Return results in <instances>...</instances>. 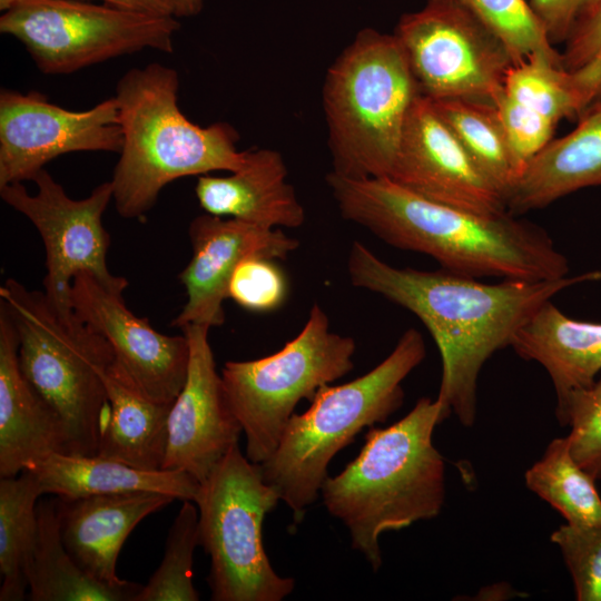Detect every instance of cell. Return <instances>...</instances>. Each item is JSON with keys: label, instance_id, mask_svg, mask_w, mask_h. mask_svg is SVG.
Here are the masks:
<instances>
[{"label": "cell", "instance_id": "obj_7", "mask_svg": "<svg viewBox=\"0 0 601 601\" xmlns=\"http://www.w3.org/2000/svg\"><path fill=\"white\" fill-rule=\"evenodd\" d=\"M420 95L395 35L358 31L327 69L323 86L332 173L388 177Z\"/></svg>", "mask_w": 601, "mask_h": 601}, {"label": "cell", "instance_id": "obj_3", "mask_svg": "<svg viewBox=\"0 0 601 601\" xmlns=\"http://www.w3.org/2000/svg\"><path fill=\"white\" fill-rule=\"evenodd\" d=\"M451 413L436 398H420L396 423L370 427L358 455L321 489L328 513L347 528L352 548L374 571L380 536L436 518L445 501V461L433 444Z\"/></svg>", "mask_w": 601, "mask_h": 601}, {"label": "cell", "instance_id": "obj_24", "mask_svg": "<svg viewBox=\"0 0 601 601\" xmlns=\"http://www.w3.org/2000/svg\"><path fill=\"white\" fill-rule=\"evenodd\" d=\"M43 494L75 500L92 495L157 492L195 501L200 483L180 471H146L100 455L53 453L30 469Z\"/></svg>", "mask_w": 601, "mask_h": 601}, {"label": "cell", "instance_id": "obj_13", "mask_svg": "<svg viewBox=\"0 0 601 601\" xmlns=\"http://www.w3.org/2000/svg\"><path fill=\"white\" fill-rule=\"evenodd\" d=\"M121 146L115 97L75 111L52 104L40 91H0V187L32 180L65 154L119 152Z\"/></svg>", "mask_w": 601, "mask_h": 601}, {"label": "cell", "instance_id": "obj_31", "mask_svg": "<svg viewBox=\"0 0 601 601\" xmlns=\"http://www.w3.org/2000/svg\"><path fill=\"white\" fill-rule=\"evenodd\" d=\"M469 9L506 47L514 65L532 58L562 66L561 53L525 0H452Z\"/></svg>", "mask_w": 601, "mask_h": 601}, {"label": "cell", "instance_id": "obj_14", "mask_svg": "<svg viewBox=\"0 0 601 601\" xmlns=\"http://www.w3.org/2000/svg\"><path fill=\"white\" fill-rule=\"evenodd\" d=\"M127 286H110L89 273L77 275L70 304L75 313L110 344L116 361L149 398L173 403L187 377L189 343L186 335L157 332L125 303Z\"/></svg>", "mask_w": 601, "mask_h": 601}, {"label": "cell", "instance_id": "obj_5", "mask_svg": "<svg viewBox=\"0 0 601 601\" xmlns=\"http://www.w3.org/2000/svg\"><path fill=\"white\" fill-rule=\"evenodd\" d=\"M19 339L20 368L63 422L68 454L96 455L109 414L100 371L115 361L108 341L72 307L13 278L0 287Z\"/></svg>", "mask_w": 601, "mask_h": 601}, {"label": "cell", "instance_id": "obj_16", "mask_svg": "<svg viewBox=\"0 0 601 601\" xmlns=\"http://www.w3.org/2000/svg\"><path fill=\"white\" fill-rule=\"evenodd\" d=\"M180 329L188 338L189 363L186 382L169 412L162 470L185 472L201 483L238 444L243 427L216 372L210 328L187 325Z\"/></svg>", "mask_w": 601, "mask_h": 601}, {"label": "cell", "instance_id": "obj_29", "mask_svg": "<svg viewBox=\"0 0 601 601\" xmlns=\"http://www.w3.org/2000/svg\"><path fill=\"white\" fill-rule=\"evenodd\" d=\"M503 88L510 97L555 124L563 118H579L594 104L572 71L539 58L514 65Z\"/></svg>", "mask_w": 601, "mask_h": 601}, {"label": "cell", "instance_id": "obj_36", "mask_svg": "<svg viewBox=\"0 0 601 601\" xmlns=\"http://www.w3.org/2000/svg\"><path fill=\"white\" fill-rule=\"evenodd\" d=\"M530 7L552 45L564 43L579 21L601 6V0H530Z\"/></svg>", "mask_w": 601, "mask_h": 601}, {"label": "cell", "instance_id": "obj_2", "mask_svg": "<svg viewBox=\"0 0 601 601\" xmlns=\"http://www.w3.org/2000/svg\"><path fill=\"white\" fill-rule=\"evenodd\" d=\"M342 217L384 243L435 259L471 277L546 280L569 275L566 257L540 226L506 211L486 215L420 197L387 177L328 173Z\"/></svg>", "mask_w": 601, "mask_h": 601}, {"label": "cell", "instance_id": "obj_22", "mask_svg": "<svg viewBox=\"0 0 601 601\" xmlns=\"http://www.w3.org/2000/svg\"><path fill=\"white\" fill-rule=\"evenodd\" d=\"M511 347L546 371L556 395L555 412L601 372V323L569 317L551 300L521 327Z\"/></svg>", "mask_w": 601, "mask_h": 601}, {"label": "cell", "instance_id": "obj_38", "mask_svg": "<svg viewBox=\"0 0 601 601\" xmlns=\"http://www.w3.org/2000/svg\"><path fill=\"white\" fill-rule=\"evenodd\" d=\"M171 3L176 18H188L200 13L204 0H171Z\"/></svg>", "mask_w": 601, "mask_h": 601}, {"label": "cell", "instance_id": "obj_8", "mask_svg": "<svg viewBox=\"0 0 601 601\" xmlns=\"http://www.w3.org/2000/svg\"><path fill=\"white\" fill-rule=\"evenodd\" d=\"M279 500L238 444L200 483L194 502L211 600L282 601L293 592L295 580L275 572L263 544V522Z\"/></svg>", "mask_w": 601, "mask_h": 601}, {"label": "cell", "instance_id": "obj_9", "mask_svg": "<svg viewBox=\"0 0 601 601\" xmlns=\"http://www.w3.org/2000/svg\"><path fill=\"white\" fill-rule=\"evenodd\" d=\"M355 351L354 338L332 332L327 314L315 303L302 331L278 352L225 363L220 376L250 462L272 456L296 405L312 402L321 387L348 374Z\"/></svg>", "mask_w": 601, "mask_h": 601}, {"label": "cell", "instance_id": "obj_18", "mask_svg": "<svg viewBox=\"0 0 601 601\" xmlns=\"http://www.w3.org/2000/svg\"><path fill=\"white\" fill-rule=\"evenodd\" d=\"M14 325L0 305V476H17L66 452L62 420L23 375Z\"/></svg>", "mask_w": 601, "mask_h": 601}, {"label": "cell", "instance_id": "obj_35", "mask_svg": "<svg viewBox=\"0 0 601 601\" xmlns=\"http://www.w3.org/2000/svg\"><path fill=\"white\" fill-rule=\"evenodd\" d=\"M288 294V284L275 259L252 256L244 259L234 272L227 297L240 307L267 313L279 308Z\"/></svg>", "mask_w": 601, "mask_h": 601}, {"label": "cell", "instance_id": "obj_4", "mask_svg": "<svg viewBox=\"0 0 601 601\" xmlns=\"http://www.w3.org/2000/svg\"><path fill=\"white\" fill-rule=\"evenodd\" d=\"M178 72L159 62L128 70L116 86L122 146L110 183L124 218L144 217L178 178L230 173L245 162L237 130L225 121L194 124L178 106Z\"/></svg>", "mask_w": 601, "mask_h": 601}, {"label": "cell", "instance_id": "obj_28", "mask_svg": "<svg viewBox=\"0 0 601 601\" xmlns=\"http://www.w3.org/2000/svg\"><path fill=\"white\" fill-rule=\"evenodd\" d=\"M525 485L574 526L601 524V496L595 480L571 454L568 437L553 439L524 474Z\"/></svg>", "mask_w": 601, "mask_h": 601}, {"label": "cell", "instance_id": "obj_17", "mask_svg": "<svg viewBox=\"0 0 601 601\" xmlns=\"http://www.w3.org/2000/svg\"><path fill=\"white\" fill-rule=\"evenodd\" d=\"M191 258L179 274L187 300L171 325H204L209 328L225 322L223 303L229 280L246 258L263 256L286 259L299 242L280 228H266L236 218L210 214L195 217L188 229Z\"/></svg>", "mask_w": 601, "mask_h": 601}, {"label": "cell", "instance_id": "obj_10", "mask_svg": "<svg viewBox=\"0 0 601 601\" xmlns=\"http://www.w3.org/2000/svg\"><path fill=\"white\" fill-rule=\"evenodd\" d=\"M0 32L23 45L45 75H69L144 49L174 51V16L82 0H0Z\"/></svg>", "mask_w": 601, "mask_h": 601}, {"label": "cell", "instance_id": "obj_30", "mask_svg": "<svg viewBox=\"0 0 601 601\" xmlns=\"http://www.w3.org/2000/svg\"><path fill=\"white\" fill-rule=\"evenodd\" d=\"M166 539L160 565L134 601H197L193 583L194 551L199 545L198 509L183 501Z\"/></svg>", "mask_w": 601, "mask_h": 601}, {"label": "cell", "instance_id": "obj_25", "mask_svg": "<svg viewBox=\"0 0 601 601\" xmlns=\"http://www.w3.org/2000/svg\"><path fill=\"white\" fill-rule=\"evenodd\" d=\"M38 530L27 568L32 601H134L140 584L114 585L86 573L66 550L59 529L57 500L37 504Z\"/></svg>", "mask_w": 601, "mask_h": 601}, {"label": "cell", "instance_id": "obj_37", "mask_svg": "<svg viewBox=\"0 0 601 601\" xmlns=\"http://www.w3.org/2000/svg\"><path fill=\"white\" fill-rule=\"evenodd\" d=\"M104 3L154 16H174L171 0H101ZM175 17V16H174Z\"/></svg>", "mask_w": 601, "mask_h": 601}, {"label": "cell", "instance_id": "obj_15", "mask_svg": "<svg viewBox=\"0 0 601 601\" xmlns=\"http://www.w3.org/2000/svg\"><path fill=\"white\" fill-rule=\"evenodd\" d=\"M387 178L442 205L486 215L508 211L503 194L477 168L423 95L411 108Z\"/></svg>", "mask_w": 601, "mask_h": 601}, {"label": "cell", "instance_id": "obj_20", "mask_svg": "<svg viewBox=\"0 0 601 601\" xmlns=\"http://www.w3.org/2000/svg\"><path fill=\"white\" fill-rule=\"evenodd\" d=\"M195 194L205 213L214 216L266 228H297L305 221L285 160L270 148L247 150L244 165L227 176H198Z\"/></svg>", "mask_w": 601, "mask_h": 601}, {"label": "cell", "instance_id": "obj_26", "mask_svg": "<svg viewBox=\"0 0 601 601\" xmlns=\"http://www.w3.org/2000/svg\"><path fill=\"white\" fill-rule=\"evenodd\" d=\"M37 476L26 470L0 481V601H20L28 589L27 568L35 548L38 497Z\"/></svg>", "mask_w": 601, "mask_h": 601}, {"label": "cell", "instance_id": "obj_27", "mask_svg": "<svg viewBox=\"0 0 601 601\" xmlns=\"http://www.w3.org/2000/svg\"><path fill=\"white\" fill-rule=\"evenodd\" d=\"M431 101L440 118L477 168L503 194L506 203L520 173L494 105L471 99Z\"/></svg>", "mask_w": 601, "mask_h": 601}, {"label": "cell", "instance_id": "obj_12", "mask_svg": "<svg viewBox=\"0 0 601 601\" xmlns=\"http://www.w3.org/2000/svg\"><path fill=\"white\" fill-rule=\"evenodd\" d=\"M37 191L30 194L22 183L0 187L2 200L26 216L40 234L46 250L45 294L60 306L71 307L73 278L89 273L110 286H128L125 277L107 267L110 236L102 215L114 199L110 181L98 185L82 199L69 197L46 170L32 179Z\"/></svg>", "mask_w": 601, "mask_h": 601}, {"label": "cell", "instance_id": "obj_6", "mask_svg": "<svg viewBox=\"0 0 601 601\" xmlns=\"http://www.w3.org/2000/svg\"><path fill=\"white\" fill-rule=\"evenodd\" d=\"M425 356L422 334L408 328L373 370L342 385H324L304 413L290 416L275 452L259 466L295 522L317 499L332 459L364 427L386 422L402 406V382Z\"/></svg>", "mask_w": 601, "mask_h": 601}, {"label": "cell", "instance_id": "obj_23", "mask_svg": "<svg viewBox=\"0 0 601 601\" xmlns=\"http://www.w3.org/2000/svg\"><path fill=\"white\" fill-rule=\"evenodd\" d=\"M109 414L97 455L146 470H162L173 403L147 397L116 361L100 371Z\"/></svg>", "mask_w": 601, "mask_h": 601}, {"label": "cell", "instance_id": "obj_19", "mask_svg": "<svg viewBox=\"0 0 601 601\" xmlns=\"http://www.w3.org/2000/svg\"><path fill=\"white\" fill-rule=\"evenodd\" d=\"M174 500L147 491L59 499L57 514L63 545L91 578L122 584L126 580L118 578L116 563L124 542L141 520Z\"/></svg>", "mask_w": 601, "mask_h": 601}, {"label": "cell", "instance_id": "obj_1", "mask_svg": "<svg viewBox=\"0 0 601 601\" xmlns=\"http://www.w3.org/2000/svg\"><path fill=\"white\" fill-rule=\"evenodd\" d=\"M351 284L413 313L427 328L441 355L437 400L460 423L476 418L477 381L497 351L511 347L538 309L566 288L601 279V270L558 279H503L487 284L446 269L394 267L355 240L347 258Z\"/></svg>", "mask_w": 601, "mask_h": 601}, {"label": "cell", "instance_id": "obj_33", "mask_svg": "<svg viewBox=\"0 0 601 601\" xmlns=\"http://www.w3.org/2000/svg\"><path fill=\"white\" fill-rule=\"evenodd\" d=\"M551 541L560 549L578 601H601V524L561 525Z\"/></svg>", "mask_w": 601, "mask_h": 601}, {"label": "cell", "instance_id": "obj_21", "mask_svg": "<svg viewBox=\"0 0 601 601\" xmlns=\"http://www.w3.org/2000/svg\"><path fill=\"white\" fill-rule=\"evenodd\" d=\"M601 186V102L591 105L568 135L552 139L525 167L506 197L513 215L549 206Z\"/></svg>", "mask_w": 601, "mask_h": 601}, {"label": "cell", "instance_id": "obj_34", "mask_svg": "<svg viewBox=\"0 0 601 601\" xmlns=\"http://www.w3.org/2000/svg\"><path fill=\"white\" fill-rule=\"evenodd\" d=\"M492 104L521 176L528 164L552 140L558 124L516 101L504 88L493 96Z\"/></svg>", "mask_w": 601, "mask_h": 601}, {"label": "cell", "instance_id": "obj_32", "mask_svg": "<svg viewBox=\"0 0 601 601\" xmlns=\"http://www.w3.org/2000/svg\"><path fill=\"white\" fill-rule=\"evenodd\" d=\"M555 414L562 426L570 427L566 437L574 460L595 482L601 481V372Z\"/></svg>", "mask_w": 601, "mask_h": 601}, {"label": "cell", "instance_id": "obj_11", "mask_svg": "<svg viewBox=\"0 0 601 601\" xmlns=\"http://www.w3.org/2000/svg\"><path fill=\"white\" fill-rule=\"evenodd\" d=\"M420 93L431 100L492 102L514 61L503 42L469 9L427 0L401 17L394 31Z\"/></svg>", "mask_w": 601, "mask_h": 601}]
</instances>
